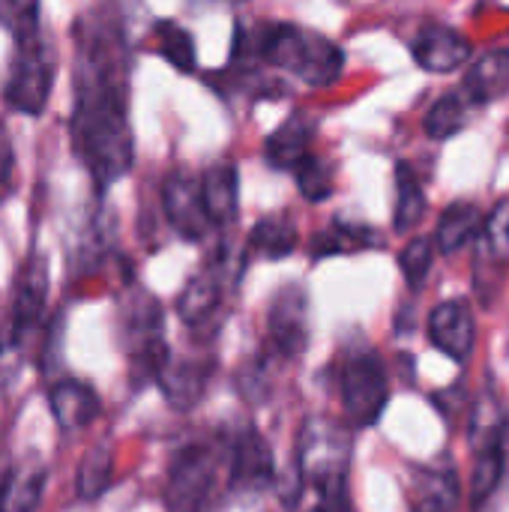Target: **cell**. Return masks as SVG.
Returning <instances> with one entry per match:
<instances>
[{
	"label": "cell",
	"instance_id": "6da1fadb",
	"mask_svg": "<svg viewBox=\"0 0 509 512\" xmlns=\"http://www.w3.org/2000/svg\"><path fill=\"white\" fill-rule=\"evenodd\" d=\"M117 27L90 24L78 42L72 144L93 183L108 189L129 174L135 138L126 114V48Z\"/></svg>",
	"mask_w": 509,
	"mask_h": 512
},
{
	"label": "cell",
	"instance_id": "7a4b0ae2",
	"mask_svg": "<svg viewBox=\"0 0 509 512\" xmlns=\"http://www.w3.org/2000/svg\"><path fill=\"white\" fill-rule=\"evenodd\" d=\"M258 36V54L270 66L294 72L309 87H330L345 69V51L324 33L294 24H267Z\"/></svg>",
	"mask_w": 509,
	"mask_h": 512
},
{
	"label": "cell",
	"instance_id": "3957f363",
	"mask_svg": "<svg viewBox=\"0 0 509 512\" xmlns=\"http://www.w3.org/2000/svg\"><path fill=\"white\" fill-rule=\"evenodd\" d=\"M348 453L351 441L342 426L330 420H306L300 435L297 468L303 483H312L321 492L324 512H351L348 504Z\"/></svg>",
	"mask_w": 509,
	"mask_h": 512
},
{
	"label": "cell",
	"instance_id": "277c9868",
	"mask_svg": "<svg viewBox=\"0 0 509 512\" xmlns=\"http://www.w3.org/2000/svg\"><path fill=\"white\" fill-rule=\"evenodd\" d=\"M123 342L129 351V366L135 384L159 381L171 354L162 339V309L150 294H138L126 303L123 315Z\"/></svg>",
	"mask_w": 509,
	"mask_h": 512
},
{
	"label": "cell",
	"instance_id": "5b68a950",
	"mask_svg": "<svg viewBox=\"0 0 509 512\" xmlns=\"http://www.w3.org/2000/svg\"><path fill=\"white\" fill-rule=\"evenodd\" d=\"M51 84H54V60L48 54V45L39 36L21 39L6 81V102L21 114L39 117L48 105Z\"/></svg>",
	"mask_w": 509,
	"mask_h": 512
},
{
	"label": "cell",
	"instance_id": "8992f818",
	"mask_svg": "<svg viewBox=\"0 0 509 512\" xmlns=\"http://www.w3.org/2000/svg\"><path fill=\"white\" fill-rule=\"evenodd\" d=\"M390 402L387 369L375 354H357L342 369V408L354 426H375Z\"/></svg>",
	"mask_w": 509,
	"mask_h": 512
},
{
	"label": "cell",
	"instance_id": "52a82bcc",
	"mask_svg": "<svg viewBox=\"0 0 509 512\" xmlns=\"http://www.w3.org/2000/svg\"><path fill=\"white\" fill-rule=\"evenodd\" d=\"M509 270V198H501L483 222L474 255V282L480 300L492 303Z\"/></svg>",
	"mask_w": 509,
	"mask_h": 512
},
{
	"label": "cell",
	"instance_id": "ba28073f",
	"mask_svg": "<svg viewBox=\"0 0 509 512\" xmlns=\"http://www.w3.org/2000/svg\"><path fill=\"white\" fill-rule=\"evenodd\" d=\"M216 474V456L207 447H186L168 474V507L171 512H201L210 501Z\"/></svg>",
	"mask_w": 509,
	"mask_h": 512
},
{
	"label": "cell",
	"instance_id": "9c48e42d",
	"mask_svg": "<svg viewBox=\"0 0 509 512\" xmlns=\"http://www.w3.org/2000/svg\"><path fill=\"white\" fill-rule=\"evenodd\" d=\"M162 207H165L168 225H171L183 240H201V237L213 228V222H210V216H207L201 180H195L189 171H174V174H168V180H165V186H162Z\"/></svg>",
	"mask_w": 509,
	"mask_h": 512
},
{
	"label": "cell",
	"instance_id": "30bf717a",
	"mask_svg": "<svg viewBox=\"0 0 509 512\" xmlns=\"http://www.w3.org/2000/svg\"><path fill=\"white\" fill-rule=\"evenodd\" d=\"M267 330H270V342L276 345L279 354L297 357L306 351L309 300H306V291L300 285H288L273 297L270 312H267Z\"/></svg>",
	"mask_w": 509,
	"mask_h": 512
},
{
	"label": "cell",
	"instance_id": "8fae6325",
	"mask_svg": "<svg viewBox=\"0 0 509 512\" xmlns=\"http://www.w3.org/2000/svg\"><path fill=\"white\" fill-rule=\"evenodd\" d=\"M48 303V261L42 255H30L18 273H15V291H12V345L30 330L42 324Z\"/></svg>",
	"mask_w": 509,
	"mask_h": 512
},
{
	"label": "cell",
	"instance_id": "7c38bea8",
	"mask_svg": "<svg viewBox=\"0 0 509 512\" xmlns=\"http://www.w3.org/2000/svg\"><path fill=\"white\" fill-rule=\"evenodd\" d=\"M429 342L456 363H465L477 342V321L465 300H444L429 315Z\"/></svg>",
	"mask_w": 509,
	"mask_h": 512
},
{
	"label": "cell",
	"instance_id": "4fadbf2b",
	"mask_svg": "<svg viewBox=\"0 0 509 512\" xmlns=\"http://www.w3.org/2000/svg\"><path fill=\"white\" fill-rule=\"evenodd\" d=\"M48 408H51V417H54L57 429L72 435V432L87 429L99 417L102 402H99V393L87 381L60 378L48 390Z\"/></svg>",
	"mask_w": 509,
	"mask_h": 512
},
{
	"label": "cell",
	"instance_id": "5bb4252c",
	"mask_svg": "<svg viewBox=\"0 0 509 512\" xmlns=\"http://www.w3.org/2000/svg\"><path fill=\"white\" fill-rule=\"evenodd\" d=\"M411 54L426 72H453L471 57V42L447 24H429L414 36Z\"/></svg>",
	"mask_w": 509,
	"mask_h": 512
},
{
	"label": "cell",
	"instance_id": "9a60e30c",
	"mask_svg": "<svg viewBox=\"0 0 509 512\" xmlns=\"http://www.w3.org/2000/svg\"><path fill=\"white\" fill-rule=\"evenodd\" d=\"M273 450L261 438V432L246 429L237 438L234 459H231V486L237 492H264L273 483Z\"/></svg>",
	"mask_w": 509,
	"mask_h": 512
},
{
	"label": "cell",
	"instance_id": "2e32d148",
	"mask_svg": "<svg viewBox=\"0 0 509 512\" xmlns=\"http://www.w3.org/2000/svg\"><path fill=\"white\" fill-rule=\"evenodd\" d=\"M408 504L411 512H459L462 492H459L456 471L429 468V465L414 468L408 486Z\"/></svg>",
	"mask_w": 509,
	"mask_h": 512
},
{
	"label": "cell",
	"instance_id": "e0dca14e",
	"mask_svg": "<svg viewBox=\"0 0 509 512\" xmlns=\"http://www.w3.org/2000/svg\"><path fill=\"white\" fill-rule=\"evenodd\" d=\"M312 138H315V126L309 117H303V114L288 117L264 141V156H267L270 168L297 171V165L312 156Z\"/></svg>",
	"mask_w": 509,
	"mask_h": 512
},
{
	"label": "cell",
	"instance_id": "ac0fdd59",
	"mask_svg": "<svg viewBox=\"0 0 509 512\" xmlns=\"http://www.w3.org/2000/svg\"><path fill=\"white\" fill-rule=\"evenodd\" d=\"M509 90V48L486 51L462 81V96L471 105H489Z\"/></svg>",
	"mask_w": 509,
	"mask_h": 512
},
{
	"label": "cell",
	"instance_id": "d6986e66",
	"mask_svg": "<svg viewBox=\"0 0 509 512\" xmlns=\"http://www.w3.org/2000/svg\"><path fill=\"white\" fill-rule=\"evenodd\" d=\"M201 192L207 204V216L216 228H225L237 219L240 210V177L234 162H216L201 177Z\"/></svg>",
	"mask_w": 509,
	"mask_h": 512
},
{
	"label": "cell",
	"instance_id": "ffe728a7",
	"mask_svg": "<svg viewBox=\"0 0 509 512\" xmlns=\"http://www.w3.org/2000/svg\"><path fill=\"white\" fill-rule=\"evenodd\" d=\"M207 375L210 369L204 363H192V360H168V366L159 375V387L165 393V402L177 411H189L201 402L204 387H207Z\"/></svg>",
	"mask_w": 509,
	"mask_h": 512
},
{
	"label": "cell",
	"instance_id": "44dd1931",
	"mask_svg": "<svg viewBox=\"0 0 509 512\" xmlns=\"http://www.w3.org/2000/svg\"><path fill=\"white\" fill-rule=\"evenodd\" d=\"M483 222H486V216H483V210L474 201H456V204H450L441 213V219H438V231H435L438 252L453 255V252L465 249L471 240L480 237Z\"/></svg>",
	"mask_w": 509,
	"mask_h": 512
},
{
	"label": "cell",
	"instance_id": "7402d4cb",
	"mask_svg": "<svg viewBox=\"0 0 509 512\" xmlns=\"http://www.w3.org/2000/svg\"><path fill=\"white\" fill-rule=\"evenodd\" d=\"M219 303H222L219 276L210 273V270H204L195 279H189V285L183 288V294L177 300V312H180V318L189 327H198V324H204V321H210L216 315Z\"/></svg>",
	"mask_w": 509,
	"mask_h": 512
},
{
	"label": "cell",
	"instance_id": "603a6c76",
	"mask_svg": "<svg viewBox=\"0 0 509 512\" xmlns=\"http://www.w3.org/2000/svg\"><path fill=\"white\" fill-rule=\"evenodd\" d=\"M114 480V453L108 444H96L87 450V456L78 465L75 474V492L81 501H99Z\"/></svg>",
	"mask_w": 509,
	"mask_h": 512
},
{
	"label": "cell",
	"instance_id": "cb8c5ba5",
	"mask_svg": "<svg viewBox=\"0 0 509 512\" xmlns=\"http://www.w3.org/2000/svg\"><path fill=\"white\" fill-rule=\"evenodd\" d=\"M45 492V471L42 468H18L6 474L0 512H39Z\"/></svg>",
	"mask_w": 509,
	"mask_h": 512
},
{
	"label": "cell",
	"instance_id": "d4e9b609",
	"mask_svg": "<svg viewBox=\"0 0 509 512\" xmlns=\"http://www.w3.org/2000/svg\"><path fill=\"white\" fill-rule=\"evenodd\" d=\"M426 213V192L408 162H399L396 168V213H393V228L396 231H411L420 225Z\"/></svg>",
	"mask_w": 509,
	"mask_h": 512
},
{
	"label": "cell",
	"instance_id": "484cf974",
	"mask_svg": "<svg viewBox=\"0 0 509 512\" xmlns=\"http://www.w3.org/2000/svg\"><path fill=\"white\" fill-rule=\"evenodd\" d=\"M249 246L270 261L288 258L297 249V228L288 216H267L252 228Z\"/></svg>",
	"mask_w": 509,
	"mask_h": 512
},
{
	"label": "cell",
	"instance_id": "4316f807",
	"mask_svg": "<svg viewBox=\"0 0 509 512\" xmlns=\"http://www.w3.org/2000/svg\"><path fill=\"white\" fill-rule=\"evenodd\" d=\"M504 474H507V456H504L501 432H498V438H492V441L483 447V453H480V459H477V465H474V477H471L474 504H483V501L498 489V483L504 480Z\"/></svg>",
	"mask_w": 509,
	"mask_h": 512
},
{
	"label": "cell",
	"instance_id": "83f0119b",
	"mask_svg": "<svg viewBox=\"0 0 509 512\" xmlns=\"http://www.w3.org/2000/svg\"><path fill=\"white\" fill-rule=\"evenodd\" d=\"M156 48L159 54L180 72H192L195 69V39L186 27L174 24V21H159L156 24Z\"/></svg>",
	"mask_w": 509,
	"mask_h": 512
},
{
	"label": "cell",
	"instance_id": "f1b7e54d",
	"mask_svg": "<svg viewBox=\"0 0 509 512\" xmlns=\"http://www.w3.org/2000/svg\"><path fill=\"white\" fill-rule=\"evenodd\" d=\"M462 126H465V96L459 90L441 96L423 117V129L432 141H447Z\"/></svg>",
	"mask_w": 509,
	"mask_h": 512
},
{
	"label": "cell",
	"instance_id": "f546056e",
	"mask_svg": "<svg viewBox=\"0 0 509 512\" xmlns=\"http://www.w3.org/2000/svg\"><path fill=\"white\" fill-rule=\"evenodd\" d=\"M432 261H435V237H414L402 255H399V267L405 273V282L420 291L426 285V276L432 270Z\"/></svg>",
	"mask_w": 509,
	"mask_h": 512
},
{
	"label": "cell",
	"instance_id": "4dcf8cb0",
	"mask_svg": "<svg viewBox=\"0 0 509 512\" xmlns=\"http://www.w3.org/2000/svg\"><path fill=\"white\" fill-rule=\"evenodd\" d=\"M294 177H297V186H300L303 198L312 201V204L327 201V198L333 195V171H330L318 156L303 159V162L297 165Z\"/></svg>",
	"mask_w": 509,
	"mask_h": 512
},
{
	"label": "cell",
	"instance_id": "1f68e13d",
	"mask_svg": "<svg viewBox=\"0 0 509 512\" xmlns=\"http://www.w3.org/2000/svg\"><path fill=\"white\" fill-rule=\"evenodd\" d=\"M0 24L9 27L18 42L39 36V0H0Z\"/></svg>",
	"mask_w": 509,
	"mask_h": 512
},
{
	"label": "cell",
	"instance_id": "d6a6232c",
	"mask_svg": "<svg viewBox=\"0 0 509 512\" xmlns=\"http://www.w3.org/2000/svg\"><path fill=\"white\" fill-rule=\"evenodd\" d=\"M12 168H15V153H12V144H9V135L6 129L0 126V195L9 189L12 183Z\"/></svg>",
	"mask_w": 509,
	"mask_h": 512
},
{
	"label": "cell",
	"instance_id": "836d02e7",
	"mask_svg": "<svg viewBox=\"0 0 509 512\" xmlns=\"http://www.w3.org/2000/svg\"><path fill=\"white\" fill-rule=\"evenodd\" d=\"M6 474H9V471H3V474H0V495H3V483H6Z\"/></svg>",
	"mask_w": 509,
	"mask_h": 512
}]
</instances>
